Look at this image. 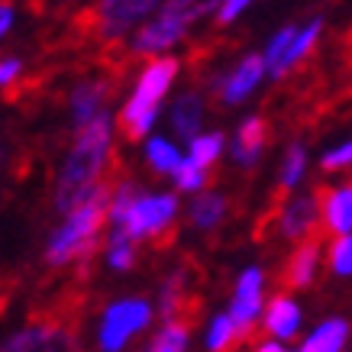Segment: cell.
Here are the masks:
<instances>
[{"instance_id": "cell-34", "label": "cell", "mask_w": 352, "mask_h": 352, "mask_svg": "<svg viewBox=\"0 0 352 352\" xmlns=\"http://www.w3.org/2000/svg\"><path fill=\"white\" fill-rule=\"evenodd\" d=\"M252 352H288V342H281L275 340V336H268V340H262Z\"/></svg>"}, {"instance_id": "cell-30", "label": "cell", "mask_w": 352, "mask_h": 352, "mask_svg": "<svg viewBox=\"0 0 352 352\" xmlns=\"http://www.w3.org/2000/svg\"><path fill=\"white\" fill-rule=\"evenodd\" d=\"M294 30H298V23H288V26H281V30L272 32V39L265 43L262 55H265L268 75H272V72H275V65L281 62V55H285V49H288V43H291V36H294Z\"/></svg>"}, {"instance_id": "cell-28", "label": "cell", "mask_w": 352, "mask_h": 352, "mask_svg": "<svg viewBox=\"0 0 352 352\" xmlns=\"http://www.w3.org/2000/svg\"><path fill=\"white\" fill-rule=\"evenodd\" d=\"M171 178H175V188H178V191L201 194L204 188H207V182H210V168H204V165H197L194 159H188V155H184L182 165L171 171Z\"/></svg>"}, {"instance_id": "cell-33", "label": "cell", "mask_w": 352, "mask_h": 352, "mask_svg": "<svg viewBox=\"0 0 352 352\" xmlns=\"http://www.w3.org/2000/svg\"><path fill=\"white\" fill-rule=\"evenodd\" d=\"M13 20H16V7L10 0H0V39L13 30Z\"/></svg>"}, {"instance_id": "cell-24", "label": "cell", "mask_w": 352, "mask_h": 352, "mask_svg": "<svg viewBox=\"0 0 352 352\" xmlns=\"http://www.w3.org/2000/svg\"><path fill=\"white\" fill-rule=\"evenodd\" d=\"M182 152H178V146L175 142H168V139L162 136H146V162H149L152 171H159V175H171V171L182 165Z\"/></svg>"}, {"instance_id": "cell-8", "label": "cell", "mask_w": 352, "mask_h": 352, "mask_svg": "<svg viewBox=\"0 0 352 352\" xmlns=\"http://www.w3.org/2000/svg\"><path fill=\"white\" fill-rule=\"evenodd\" d=\"M265 78H268L265 55L249 52V55H243L230 72H223L220 78H214V94L223 107H239V104H245V100L262 87Z\"/></svg>"}, {"instance_id": "cell-1", "label": "cell", "mask_w": 352, "mask_h": 352, "mask_svg": "<svg viewBox=\"0 0 352 352\" xmlns=\"http://www.w3.org/2000/svg\"><path fill=\"white\" fill-rule=\"evenodd\" d=\"M113 126L117 120L107 110L85 126H75V146L65 155L55 178V210L68 214L94 184L104 182V171L110 165V146H113Z\"/></svg>"}, {"instance_id": "cell-21", "label": "cell", "mask_w": 352, "mask_h": 352, "mask_svg": "<svg viewBox=\"0 0 352 352\" xmlns=\"http://www.w3.org/2000/svg\"><path fill=\"white\" fill-rule=\"evenodd\" d=\"M223 217H226V197L217 191H201L194 197L191 210H188V220L197 230H214V226L223 223Z\"/></svg>"}, {"instance_id": "cell-12", "label": "cell", "mask_w": 352, "mask_h": 352, "mask_svg": "<svg viewBox=\"0 0 352 352\" xmlns=\"http://www.w3.org/2000/svg\"><path fill=\"white\" fill-rule=\"evenodd\" d=\"M262 330L281 342H291L304 330V307L291 294H272L262 314Z\"/></svg>"}, {"instance_id": "cell-16", "label": "cell", "mask_w": 352, "mask_h": 352, "mask_svg": "<svg viewBox=\"0 0 352 352\" xmlns=\"http://www.w3.org/2000/svg\"><path fill=\"white\" fill-rule=\"evenodd\" d=\"M268 146V123L265 117H245L236 129L233 142H230V159L239 165V168H252L258 159H262V152Z\"/></svg>"}, {"instance_id": "cell-19", "label": "cell", "mask_w": 352, "mask_h": 352, "mask_svg": "<svg viewBox=\"0 0 352 352\" xmlns=\"http://www.w3.org/2000/svg\"><path fill=\"white\" fill-rule=\"evenodd\" d=\"M204 113H207V107H204L201 91H184V94H178L175 104H171V129L191 142L204 126Z\"/></svg>"}, {"instance_id": "cell-5", "label": "cell", "mask_w": 352, "mask_h": 352, "mask_svg": "<svg viewBox=\"0 0 352 352\" xmlns=\"http://www.w3.org/2000/svg\"><path fill=\"white\" fill-rule=\"evenodd\" d=\"M155 307L146 298H123L107 304L97 327V349L100 352H123L142 330H149Z\"/></svg>"}, {"instance_id": "cell-23", "label": "cell", "mask_w": 352, "mask_h": 352, "mask_svg": "<svg viewBox=\"0 0 352 352\" xmlns=\"http://www.w3.org/2000/svg\"><path fill=\"white\" fill-rule=\"evenodd\" d=\"M243 336L245 333L239 330V323L233 320V314L226 310V314H217L214 320H210L204 342H207V352H230Z\"/></svg>"}, {"instance_id": "cell-26", "label": "cell", "mask_w": 352, "mask_h": 352, "mask_svg": "<svg viewBox=\"0 0 352 352\" xmlns=\"http://www.w3.org/2000/svg\"><path fill=\"white\" fill-rule=\"evenodd\" d=\"M223 146H226L223 133H197V136L191 139V146H188V159H194L197 165H204V168H210V165L220 162Z\"/></svg>"}, {"instance_id": "cell-9", "label": "cell", "mask_w": 352, "mask_h": 352, "mask_svg": "<svg viewBox=\"0 0 352 352\" xmlns=\"http://www.w3.org/2000/svg\"><path fill=\"white\" fill-rule=\"evenodd\" d=\"M265 285H268V275L262 265H245L239 272L233 285V300H230V314L233 320L239 323V330L249 333L256 323H262V314H265Z\"/></svg>"}, {"instance_id": "cell-4", "label": "cell", "mask_w": 352, "mask_h": 352, "mask_svg": "<svg viewBox=\"0 0 352 352\" xmlns=\"http://www.w3.org/2000/svg\"><path fill=\"white\" fill-rule=\"evenodd\" d=\"M220 3L223 0H162L155 16H149L129 36V55H136V58L168 55L175 45L188 39L194 23L207 20L210 13L217 16Z\"/></svg>"}, {"instance_id": "cell-29", "label": "cell", "mask_w": 352, "mask_h": 352, "mask_svg": "<svg viewBox=\"0 0 352 352\" xmlns=\"http://www.w3.org/2000/svg\"><path fill=\"white\" fill-rule=\"evenodd\" d=\"M320 168L327 175H346V171H352V139H342V142H336V146H330V149L323 152Z\"/></svg>"}, {"instance_id": "cell-22", "label": "cell", "mask_w": 352, "mask_h": 352, "mask_svg": "<svg viewBox=\"0 0 352 352\" xmlns=\"http://www.w3.org/2000/svg\"><path fill=\"white\" fill-rule=\"evenodd\" d=\"M188 346H191V323L182 317H168L142 352H188Z\"/></svg>"}, {"instance_id": "cell-7", "label": "cell", "mask_w": 352, "mask_h": 352, "mask_svg": "<svg viewBox=\"0 0 352 352\" xmlns=\"http://www.w3.org/2000/svg\"><path fill=\"white\" fill-rule=\"evenodd\" d=\"M162 0H97L94 26L100 39H123L155 16Z\"/></svg>"}, {"instance_id": "cell-25", "label": "cell", "mask_w": 352, "mask_h": 352, "mask_svg": "<svg viewBox=\"0 0 352 352\" xmlns=\"http://www.w3.org/2000/svg\"><path fill=\"white\" fill-rule=\"evenodd\" d=\"M104 258H107V265L113 268V272H129L133 262H136V239H133L123 226H117V230L107 236V252H104Z\"/></svg>"}, {"instance_id": "cell-17", "label": "cell", "mask_w": 352, "mask_h": 352, "mask_svg": "<svg viewBox=\"0 0 352 352\" xmlns=\"http://www.w3.org/2000/svg\"><path fill=\"white\" fill-rule=\"evenodd\" d=\"M320 226L330 236L352 233V182H340L320 194Z\"/></svg>"}, {"instance_id": "cell-6", "label": "cell", "mask_w": 352, "mask_h": 352, "mask_svg": "<svg viewBox=\"0 0 352 352\" xmlns=\"http://www.w3.org/2000/svg\"><path fill=\"white\" fill-rule=\"evenodd\" d=\"M178 210H182V204H178L175 194H139L117 226H123L136 243H142V239L171 233V226L178 220Z\"/></svg>"}, {"instance_id": "cell-2", "label": "cell", "mask_w": 352, "mask_h": 352, "mask_svg": "<svg viewBox=\"0 0 352 352\" xmlns=\"http://www.w3.org/2000/svg\"><path fill=\"white\" fill-rule=\"evenodd\" d=\"M110 197H113V188L107 182H100L65 214L58 230L45 243L49 265H72V262H81L94 252L104 226L110 223Z\"/></svg>"}, {"instance_id": "cell-31", "label": "cell", "mask_w": 352, "mask_h": 352, "mask_svg": "<svg viewBox=\"0 0 352 352\" xmlns=\"http://www.w3.org/2000/svg\"><path fill=\"white\" fill-rule=\"evenodd\" d=\"M252 3H256V0H223V3H220V10H217V16H214L217 26H233V23L239 20L249 7H252Z\"/></svg>"}, {"instance_id": "cell-27", "label": "cell", "mask_w": 352, "mask_h": 352, "mask_svg": "<svg viewBox=\"0 0 352 352\" xmlns=\"http://www.w3.org/2000/svg\"><path fill=\"white\" fill-rule=\"evenodd\" d=\"M327 268L333 278H352V233L330 236L327 243Z\"/></svg>"}, {"instance_id": "cell-13", "label": "cell", "mask_w": 352, "mask_h": 352, "mask_svg": "<svg viewBox=\"0 0 352 352\" xmlns=\"http://www.w3.org/2000/svg\"><path fill=\"white\" fill-rule=\"evenodd\" d=\"M0 352H72V336L55 323H32L26 330L13 333L0 346Z\"/></svg>"}, {"instance_id": "cell-35", "label": "cell", "mask_w": 352, "mask_h": 352, "mask_svg": "<svg viewBox=\"0 0 352 352\" xmlns=\"http://www.w3.org/2000/svg\"><path fill=\"white\" fill-rule=\"evenodd\" d=\"M288 352H304V349H300V346H294V349H288Z\"/></svg>"}, {"instance_id": "cell-3", "label": "cell", "mask_w": 352, "mask_h": 352, "mask_svg": "<svg viewBox=\"0 0 352 352\" xmlns=\"http://www.w3.org/2000/svg\"><path fill=\"white\" fill-rule=\"evenodd\" d=\"M178 72H182V62L175 55H155L142 65V72L136 75V85H133V91L117 113V126L129 142H139V139L149 136V129L159 120L162 100L175 87Z\"/></svg>"}, {"instance_id": "cell-14", "label": "cell", "mask_w": 352, "mask_h": 352, "mask_svg": "<svg viewBox=\"0 0 352 352\" xmlns=\"http://www.w3.org/2000/svg\"><path fill=\"white\" fill-rule=\"evenodd\" d=\"M323 36V16H314V20L307 23H298V30H294V36H291L288 49H285V55H281V62L275 65V72L268 78H275V81H281V78H288L298 65H304L310 58V52L317 49V43H320Z\"/></svg>"}, {"instance_id": "cell-15", "label": "cell", "mask_w": 352, "mask_h": 352, "mask_svg": "<svg viewBox=\"0 0 352 352\" xmlns=\"http://www.w3.org/2000/svg\"><path fill=\"white\" fill-rule=\"evenodd\" d=\"M110 100V81L107 78H85L72 87V97H68V107H72V120L75 126H85L94 117H100L107 110Z\"/></svg>"}, {"instance_id": "cell-11", "label": "cell", "mask_w": 352, "mask_h": 352, "mask_svg": "<svg viewBox=\"0 0 352 352\" xmlns=\"http://www.w3.org/2000/svg\"><path fill=\"white\" fill-rule=\"evenodd\" d=\"M323 265H327V249H323L314 236H310V239H300V243L291 249L288 262H285V285L294 291L310 288V285L317 281Z\"/></svg>"}, {"instance_id": "cell-18", "label": "cell", "mask_w": 352, "mask_h": 352, "mask_svg": "<svg viewBox=\"0 0 352 352\" xmlns=\"http://www.w3.org/2000/svg\"><path fill=\"white\" fill-rule=\"evenodd\" d=\"M349 336H352V327L346 317H323V320L304 336L300 349L304 352H346Z\"/></svg>"}, {"instance_id": "cell-20", "label": "cell", "mask_w": 352, "mask_h": 352, "mask_svg": "<svg viewBox=\"0 0 352 352\" xmlns=\"http://www.w3.org/2000/svg\"><path fill=\"white\" fill-rule=\"evenodd\" d=\"M310 171V152L304 142H291L288 149H285V159H281V168H278V188L285 194L298 191L304 178H307Z\"/></svg>"}, {"instance_id": "cell-10", "label": "cell", "mask_w": 352, "mask_h": 352, "mask_svg": "<svg viewBox=\"0 0 352 352\" xmlns=\"http://www.w3.org/2000/svg\"><path fill=\"white\" fill-rule=\"evenodd\" d=\"M275 226H278V233L285 236V239H291V243L310 239L314 230L320 226V194L291 191V197H285L281 207H278Z\"/></svg>"}, {"instance_id": "cell-32", "label": "cell", "mask_w": 352, "mask_h": 352, "mask_svg": "<svg viewBox=\"0 0 352 352\" xmlns=\"http://www.w3.org/2000/svg\"><path fill=\"white\" fill-rule=\"evenodd\" d=\"M20 78H23V62L16 55L0 58V91H10L13 85H20Z\"/></svg>"}]
</instances>
